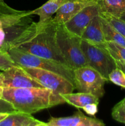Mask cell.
I'll list each match as a JSON object with an SVG mask.
<instances>
[{
	"label": "cell",
	"mask_w": 125,
	"mask_h": 126,
	"mask_svg": "<svg viewBox=\"0 0 125 126\" xmlns=\"http://www.w3.org/2000/svg\"><path fill=\"white\" fill-rule=\"evenodd\" d=\"M30 11H19L0 2V52L7 53L31 39L38 32Z\"/></svg>",
	"instance_id": "obj_1"
},
{
	"label": "cell",
	"mask_w": 125,
	"mask_h": 126,
	"mask_svg": "<svg viewBox=\"0 0 125 126\" xmlns=\"http://www.w3.org/2000/svg\"><path fill=\"white\" fill-rule=\"evenodd\" d=\"M1 99L16 111L30 114L66 103L61 95L45 87H3Z\"/></svg>",
	"instance_id": "obj_2"
},
{
	"label": "cell",
	"mask_w": 125,
	"mask_h": 126,
	"mask_svg": "<svg viewBox=\"0 0 125 126\" xmlns=\"http://www.w3.org/2000/svg\"><path fill=\"white\" fill-rule=\"evenodd\" d=\"M56 27L57 24L50 20L38 27V32L36 35L17 48L22 51L54 60L69 66L58 44Z\"/></svg>",
	"instance_id": "obj_3"
},
{
	"label": "cell",
	"mask_w": 125,
	"mask_h": 126,
	"mask_svg": "<svg viewBox=\"0 0 125 126\" xmlns=\"http://www.w3.org/2000/svg\"><path fill=\"white\" fill-rule=\"evenodd\" d=\"M7 53L17 65L26 68H37L56 73L74 84V70L61 63L36 56L22 51L17 47L12 48Z\"/></svg>",
	"instance_id": "obj_4"
},
{
	"label": "cell",
	"mask_w": 125,
	"mask_h": 126,
	"mask_svg": "<svg viewBox=\"0 0 125 126\" xmlns=\"http://www.w3.org/2000/svg\"><path fill=\"white\" fill-rule=\"evenodd\" d=\"M56 39L67 65L72 70L89 65L82 48L80 37L69 32L63 24H57Z\"/></svg>",
	"instance_id": "obj_5"
},
{
	"label": "cell",
	"mask_w": 125,
	"mask_h": 126,
	"mask_svg": "<svg viewBox=\"0 0 125 126\" xmlns=\"http://www.w3.org/2000/svg\"><path fill=\"white\" fill-rule=\"evenodd\" d=\"M74 85L80 92L89 93L101 98L105 94L104 86L107 79L89 65L74 70Z\"/></svg>",
	"instance_id": "obj_6"
},
{
	"label": "cell",
	"mask_w": 125,
	"mask_h": 126,
	"mask_svg": "<svg viewBox=\"0 0 125 126\" xmlns=\"http://www.w3.org/2000/svg\"><path fill=\"white\" fill-rule=\"evenodd\" d=\"M22 67L43 87L51 90L56 94L61 95L71 93L75 89L72 82L56 73L37 68Z\"/></svg>",
	"instance_id": "obj_7"
},
{
	"label": "cell",
	"mask_w": 125,
	"mask_h": 126,
	"mask_svg": "<svg viewBox=\"0 0 125 126\" xmlns=\"http://www.w3.org/2000/svg\"><path fill=\"white\" fill-rule=\"evenodd\" d=\"M82 48L89 66L99 71L109 81V75L116 67V63L104 48L91 44L82 39Z\"/></svg>",
	"instance_id": "obj_8"
},
{
	"label": "cell",
	"mask_w": 125,
	"mask_h": 126,
	"mask_svg": "<svg viewBox=\"0 0 125 126\" xmlns=\"http://www.w3.org/2000/svg\"><path fill=\"white\" fill-rule=\"evenodd\" d=\"M2 73L4 78L3 87H44L19 65L2 71Z\"/></svg>",
	"instance_id": "obj_9"
},
{
	"label": "cell",
	"mask_w": 125,
	"mask_h": 126,
	"mask_svg": "<svg viewBox=\"0 0 125 126\" xmlns=\"http://www.w3.org/2000/svg\"><path fill=\"white\" fill-rule=\"evenodd\" d=\"M100 11V6L98 2L95 4L90 5L83 8L63 25L69 32L81 38L87 26L94 17L99 14Z\"/></svg>",
	"instance_id": "obj_10"
},
{
	"label": "cell",
	"mask_w": 125,
	"mask_h": 126,
	"mask_svg": "<svg viewBox=\"0 0 125 126\" xmlns=\"http://www.w3.org/2000/svg\"><path fill=\"white\" fill-rule=\"evenodd\" d=\"M98 1H87V0H67L58 9L55 16L51 21L56 24H64L81 10L85 7L92 4H95Z\"/></svg>",
	"instance_id": "obj_11"
},
{
	"label": "cell",
	"mask_w": 125,
	"mask_h": 126,
	"mask_svg": "<svg viewBox=\"0 0 125 126\" xmlns=\"http://www.w3.org/2000/svg\"><path fill=\"white\" fill-rule=\"evenodd\" d=\"M47 126H104L103 121L84 115L81 111L72 116L61 118L51 117L46 123Z\"/></svg>",
	"instance_id": "obj_12"
},
{
	"label": "cell",
	"mask_w": 125,
	"mask_h": 126,
	"mask_svg": "<svg viewBox=\"0 0 125 126\" xmlns=\"http://www.w3.org/2000/svg\"><path fill=\"white\" fill-rule=\"evenodd\" d=\"M81 39L91 44L104 47L106 44L99 14L94 17L83 32Z\"/></svg>",
	"instance_id": "obj_13"
},
{
	"label": "cell",
	"mask_w": 125,
	"mask_h": 126,
	"mask_svg": "<svg viewBox=\"0 0 125 126\" xmlns=\"http://www.w3.org/2000/svg\"><path fill=\"white\" fill-rule=\"evenodd\" d=\"M0 126H47V124L34 118L32 114L15 111L0 122Z\"/></svg>",
	"instance_id": "obj_14"
},
{
	"label": "cell",
	"mask_w": 125,
	"mask_h": 126,
	"mask_svg": "<svg viewBox=\"0 0 125 126\" xmlns=\"http://www.w3.org/2000/svg\"><path fill=\"white\" fill-rule=\"evenodd\" d=\"M67 0H49L40 7L30 11L31 15H37L39 17L38 26L40 27L52 18L53 15L56 14L60 6Z\"/></svg>",
	"instance_id": "obj_15"
},
{
	"label": "cell",
	"mask_w": 125,
	"mask_h": 126,
	"mask_svg": "<svg viewBox=\"0 0 125 126\" xmlns=\"http://www.w3.org/2000/svg\"><path fill=\"white\" fill-rule=\"evenodd\" d=\"M65 102L77 108H83L89 103L99 104V98L93 94L85 92L66 94L61 95Z\"/></svg>",
	"instance_id": "obj_16"
},
{
	"label": "cell",
	"mask_w": 125,
	"mask_h": 126,
	"mask_svg": "<svg viewBox=\"0 0 125 126\" xmlns=\"http://www.w3.org/2000/svg\"><path fill=\"white\" fill-rule=\"evenodd\" d=\"M100 12L121 17L125 14V0H100Z\"/></svg>",
	"instance_id": "obj_17"
},
{
	"label": "cell",
	"mask_w": 125,
	"mask_h": 126,
	"mask_svg": "<svg viewBox=\"0 0 125 126\" xmlns=\"http://www.w3.org/2000/svg\"><path fill=\"white\" fill-rule=\"evenodd\" d=\"M102 28L106 42L112 41L125 47V38L103 16L99 14Z\"/></svg>",
	"instance_id": "obj_18"
},
{
	"label": "cell",
	"mask_w": 125,
	"mask_h": 126,
	"mask_svg": "<svg viewBox=\"0 0 125 126\" xmlns=\"http://www.w3.org/2000/svg\"><path fill=\"white\" fill-rule=\"evenodd\" d=\"M115 62H125V47L115 42L107 41L104 47Z\"/></svg>",
	"instance_id": "obj_19"
},
{
	"label": "cell",
	"mask_w": 125,
	"mask_h": 126,
	"mask_svg": "<svg viewBox=\"0 0 125 126\" xmlns=\"http://www.w3.org/2000/svg\"><path fill=\"white\" fill-rule=\"evenodd\" d=\"M99 14L125 38V20L123 19L121 17H116L107 13L100 12Z\"/></svg>",
	"instance_id": "obj_20"
},
{
	"label": "cell",
	"mask_w": 125,
	"mask_h": 126,
	"mask_svg": "<svg viewBox=\"0 0 125 126\" xmlns=\"http://www.w3.org/2000/svg\"><path fill=\"white\" fill-rule=\"evenodd\" d=\"M109 81L125 89V73L119 68H114L109 75Z\"/></svg>",
	"instance_id": "obj_21"
},
{
	"label": "cell",
	"mask_w": 125,
	"mask_h": 126,
	"mask_svg": "<svg viewBox=\"0 0 125 126\" xmlns=\"http://www.w3.org/2000/svg\"><path fill=\"white\" fill-rule=\"evenodd\" d=\"M112 116L116 121L125 124V105L120 102L117 103L113 108Z\"/></svg>",
	"instance_id": "obj_22"
},
{
	"label": "cell",
	"mask_w": 125,
	"mask_h": 126,
	"mask_svg": "<svg viewBox=\"0 0 125 126\" xmlns=\"http://www.w3.org/2000/svg\"><path fill=\"white\" fill-rule=\"evenodd\" d=\"M17 65L8 53L0 52V70L5 71Z\"/></svg>",
	"instance_id": "obj_23"
},
{
	"label": "cell",
	"mask_w": 125,
	"mask_h": 126,
	"mask_svg": "<svg viewBox=\"0 0 125 126\" xmlns=\"http://www.w3.org/2000/svg\"><path fill=\"white\" fill-rule=\"evenodd\" d=\"M98 104L96 103H89L85 106L82 109L86 113L90 116H94L98 111Z\"/></svg>",
	"instance_id": "obj_24"
},
{
	"label": "cell",
	"mask_w": 125,
	"mask_h": 126,
	"mask_svg": "<svg viewBox=\"0 0 125 126\" xmlns=\"http://www.w3.org/2000/svg\"><path fill=\"white\" fill-rule=\"evenodd\" d=\"M15 111L12 106L4 100H0V112H7V113H12Z\"/></svg>",
	"instance_id": "obj_25"
},
{
	"label": "cell",
	"mask_w": 125,
	"mask_h": 126,
	"mask_svg": "<svg viewBox=\"0 0 125 126\" xmlns=\"http://www.w3.org/2000/svg\"><path fill=\"white\" fill-rule=\"evenodd\" d=\"M116 67L119 68L121 70H122L125 73V62H115Z\"/></svg>",
	"instance_id": "obj_26"
},
{
	"label": "cell",
	"mask_w": 125,
	"mask_h": 126,
	"mask_svg": "<svg viewBox=\"0 0 125 126\" xmlns=\"http://www.w3.org/2000/svg\"><path fill=\"white\" fill-rule=\"evenodd\" d=\"M9 113H7V112H0V122L4 120L9 115Z\"/></svg>",
	"instance_id": "obj_27"
},
{
	"label": "cell",
	"mask_w": 125,
	"mask_h": 126,
	"mask_svg": "<svg viewBox=\"0 0 125 126\" xmlns=\"http://www.w3.org/2000/svg\"><path fill=\"white\" fill-rule=\"evenodd\" d=\"M3 75H2V72H0V86H2L3 87Z\"/></svg>",
	"instance_id": "obj_28"
},
{
	"label": "cell",
	"mask_w": 125,
	"mask_h": 126,
	"mask_svg": "<svg viewBox=\"0 0 125 126\" xmlns=\"http://www.w3.org/2000/svg\"><path fill=\"white\" fill-rule=\"evenodd\" d=\"M2 92H3V87H2V86H0V100L2 98Z\"/></svg>",
	"instance_id": "obj_29"
},
{
	"label": "cell",
	"mask_w": 125,
	"mask_h": 126,
	"mask_svg": "<svg viewBox=\"0 0 125 126\" xmlns=\"http://www.w3.org/2000/svg\"><path fill=\"white\" fill-rule=\"evenodd\" d=\"M120 102H121V103H122V104H123L124 105H125V97Z\"/></svg>",
	"instance_id": "obj_30"
},
{
	"label": "cell",
	"mask_w": 125,
	"mask_h": 126,
	"mask_svg": "<svg viewBox=\"0 0 125 126\" xmlns=\"http://www.w3.org/2000/svg\"><path fill=\"white\" fill-rule=\"evenodd\" d=\"M121 18H123V19L125 20V14H124V15H123V16H122V17H121Z\"/></svg>",
	"instance_id": "obj_31"
},
{
	"label": "cell",
	"mask_w": 125,
	"mask_h": 126,
	"mask_svg": "<svg viewBox=\"0 0 125 126\" xmlns=\"http://www.w3.org/2000/svg\"><path fill=\"white\" fill-rule=\"evenodd\" d=\"M87 1H100V0H87Z\"/></svg>",
	"instance_id": "obj_32"
},
{
	"label": "cell",
	"mask_w": 125,
	"mask_h": 126,
	"mask_svg": "<svg viewBox=\"0 0 125 126\" xmlns=\"http://www.w3.org/2000/svg\"><path fill=\"white\" fill-rule=\"evenodd\" d=\"M4 2V0H0V2Z\"/></svg>",
	"instance_id": "obj_33"
}]
</instances>
